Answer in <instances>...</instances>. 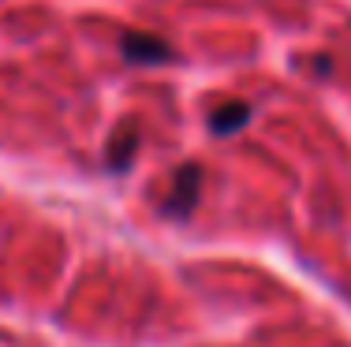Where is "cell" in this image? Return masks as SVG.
<instances>
[{"label": "cell", "mask_w": 351, "mask_h": 347, "mask_svg": "<svg viewBox=\"0 0 351 347\" xmlns=\"http://www.w3.org/2000/svg\"><path fill=\"white\" fill-rule=\"evenodd\" d=\"M198 194H202V168L198 164H180L172 176V187H169V198L161 202V213L172 220H183L195 213L198 205Z\"/></svg>", "instance_id": "obj_1"}, {"label": "cell", "mask_w": 351, "mask_h": 347, "mask_svg": "<svg viewBox=\"0 0 351 347\" xmlns=\"http://www.w3.org/2000/svg\"><path fill=\"white\" fill-rule=\"evenodd\" d=\"M120 53L128 64H138V68H157V64L176 60V49L165 38L157 34H138V30H128L120 41Z\"/></svg>", "instance_id": "obj_2"}, {"label": "cell", "mask_w": 351, "mask_h": 347, "mask_svg": "<svg viewBox=\"0 0 351 347\" xmlns=\"http://www.w3.org/2000/svg\"><path fill=\"white\" fill-rule=\"evenodd\" d=\"M138 146H142V135H138L135 123H123V127H116L112 135H108V142H105V168L128 172L131 164H135Z\"/></svg>", "instance_id": "obj_3"}, {"label": "cell", "mask_w": 351, "mask_h": 347, "mask_svg": "<svg viewBox=\"0 0 351 347\" xmlns=\"http://www.w3.org/2000/svg\"><path fill=\"white\" fill-rule=\"evenodd\" d=\"M250 116H254V109H250L247 101H224L210 112V131L217 138H228V135H236V131L247 127Z\"/></svg>", "instance_id": "obj_4"}]
</instances>
